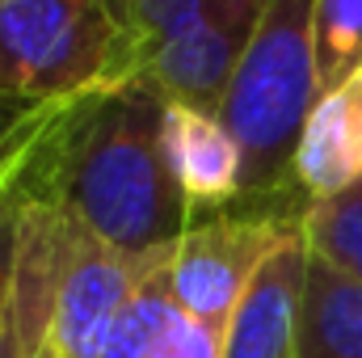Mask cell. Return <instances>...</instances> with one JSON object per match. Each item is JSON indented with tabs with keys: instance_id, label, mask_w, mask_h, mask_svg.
<instances>
[{
	"instance_id": "1",
	"label": "cell",
	"mask_w": 362,
	"mask_h": 358,
	"mask_svg": "<svg viewBox=\"0 0 362 358\" xmlns=\"http://www.w3.org/2000/svg\"><path fill=\"white\" fill-rule=\"evenodd\" d=\"M165 93L139 76L97 97L68 144V215L114 249H165L198 224L165 152Z\"/></svg>"
},
{
	"instance_id": "2",
	"label": "cell",
	"mask_w": 362,
	"mask_h": 358,
	"mask_svg": "<svg viewBox=\"0 0 362 358\" xmlns=\"http://www.w3.org/2000/svg\"><path fill=\"white\" fill-rule=\"evenodd\" d=\"M320 93L316 0H274L215 110L245 152V198L295 190V148Z\"/></svg>"
},
{
	"instance_id": "3",
	"label": "cell",
	"mask_w": 362,
	"mask_h": 358,
	"mask_svg": "<svg viewBox=\"0 0 362 358\" xmlns=\"http://www.w3.org/2000/svg\"><path fill=\"white\" fill-rule=\"evenodd\" d=\"M131 81L110 0H0V105L38 110Z\"/></svg>"
},
{
	"instance_id": "4",
	"label": "cell",
	"mask_w": 362,
	"mask_h": 358,
	"mask_svg": "<svg viewBox=\"0 0 362 358\" xmlns=\"http://www.w3.org/2000/svg\"><path fill=\"white\" fill-rule=\"evenodd\" d=\"M308 198L299 190L274 198H240L228 211L198 219L177 241V253L165 270V287L185 316L223 333L253 274L274 253V245L303 224Z\"/></svg>"
},
{
	"instance_id": "5",
	"label": "cell",
	"mask_w": 362,
	"mask_h": 358,
	"mask_svg": "<svg viewBox=\"0 0 362 358\" xmlns=\"http://www.w3.org/2000/svg\"><path fill=\"white\" fill-rule=\"evenodd\" d=\"M270 8L274 0H198L144 76L169 101L219 110L236 64L253 47Z\"/></svg>"
},
{
	"instance_id": "6",
	"label": "cell",
	"mask_w": 362,
	"mask_h": 358,
	"mask_svg": "<svg viewBox=\"0 0 362 358\" xmlns=\"http://www.w3.org/2000/svg\"><path fill=\"white\" fill-rule=\"evenodd\" d=\"M177 245L131 253L114 249L101 236H93L85 224L68 215V258H64V282H59V304H55V346L72 354L97 325H105L118 308H127L148 282H156Z\"/></svg>"
},
{
	"instance_id": "7",
	"label": "cell",
	"mask_w": 362,
	"mask_h": 358,
	"mask_svg": "<svg viewBox=\"0 0 362 358\" xmlns=\"http://www.w3.org/2000/svg\"><path fill=\"white\" fill-rule=\"evenodd\" d=\"M308 236L295 224L274 253L253 274L249 291L240 295L228 329H223V358H295L299 354V312L308 287Z\"/></svg>"
},
{
	"instance_id": "8",
	"label": "cell",
	"mask_w": 362,
	"mask_h": 358,
	"mask_svg": "<svg viewBox=\"0 0 362 358\" xmlns=\"http://www.w3.org/2000/svg\"><path fill=\"white\" fill-rule=\"evenodd\" d=\"M165 152L198 219L245 198V152L215 110L165 101Z\"/></svg>"
},
{
	"instance_id": "9",
	"label": "cell",
	"mask_w": 362,
	"mask_h": 358,
	"mask_svg": "<svg viewBox=\"0 0 362 358\" xmlns=\"http://www.w3.org/2000/svg\"><path fill=\"white\" fill-rule=\"evenodd\" d=\"M291 181L308 202L333 198L362 181V72L320 93L303 122Z\"/></svg>"
},
{
	"instance_id": "10",
	"label": "cell",
	"mask_w": 362,
	"mask_h": 358,
	"mask_svg": "<svg viewBox=\"0 0 362 358\" xmlns=\"http://www.w3.org/2000/svg\"><path fill=\"white\" fill-rule=\"evenodd\" d=\"M295 358H362V287L316 258L308 266Z\"/></svg>"
},
{
	"instance_id": "11",
	"label": "cell",
	"mask_w": 362,
	"mask_h": 358,
	"mask_svg": "<svg viewBox=\"0 0 362 358\" xmlns=\"http://www.w3.org/2000/svg\"><path fill=\"white\" fill-rule=\"evenodd\" d=\"M303 236L308 253L320 266L337 270L362 287V181L333 198L312 202L303 215Z\"/></svg>"
},
{
	"instance_id": "12",
	"label": "cell",
	"mask_w": 362,
	"mask_h": 358,
	"mask_svg": "<svg viewBox=\"0 0 362 358\" xmlns=\"http://www.w3.org/2000/svg\"><path fill=\"white\" fill-rule=\"evenodd\" d=\"M68 122V118H64ZM59 122V127H64ZM51 144V139H47ZM47 144L38 148V156L30 161V169L13 181L0 198V358H25L21 354V337H17V262H21V232H25V211H30V194L38 178V161L47 152Z\"/></svg>"
},
{
	"instance_id": "13",
	"label": "cell",
	"mask_w": 362,
	"mask_h": 358,
	"mask_svg": "<svg viewBox=\"0 0 362 358\" xmlns=\"http://www.w3.org/2000/svg\"><path fill=\"white\" fill-rule=\"evenodd\" d=\"M316 64L325 93L362 72V0H316Z\"/></svg>"
},
{
	"instance_id": "14",
	"label": "cell",
	"mask_w": 362,
	"mask_h": 358,
	"mask_svg": "<svg viewBox=\"0 0 362 358\" xmlns=\"http://www.w3.org/2000/svg\"><path fill=\"white\" fill-rule=\"evenodd\" d=\"M198 0H110L118 25H122V42L131 55L135 76L148 72V64L165 51V42L181 30V21L189 17Z\"/></svg>"
},
{
	"instance_id": "15",
	"label": "cell",
	"mask_w": 362,
	"mask_h": 358,
	"mask_svg": "<svg viewBox=\"0 0 362 358\" xmlns=\"http://www.w3.org/2000/svg\"><path fill=\"white\" fill-rule=\"evenodd\" d=\"M93 97V93H89ZM85 97H72V101H55V105H38V110H25L8 131H0V198L13 181L30 169V161L38 156V148L59 131V122L81 105Z\"/></svg>"
},
{
	"instance_id": "16",
	"label": "cell",
	"mask_w": 362,
	"mask_h": 358,
	"mask_svg": "<svg viewBox=\"0 0 362 358\" xmlns=\"http://www.w3.org/2000/svg\"><path fill=\"white\" fill-rule=\"evenodd\" d=\"M148 358H223V333L198 325L194 316H185L177 308V316L169 321L165 337L156 342V350Z\"/></svg>"
},
{
	"instance_id": "17",
	"label": "cell",
	"mask_w": 362,
	"mask_h": 358,
	"mask_svg": "<svg viewBox=\"0 0 362 358\" xmlns=\"http://www.w3.org/2000/svg\"><path fill=\"white\" fill-rule=\"evenodd\" d=\"M38 358H68L64 354V350H59V346H55V337H51V342H47V346H42V354Z\"/></svg>"
},
{
	"instance_id": "18",
	"label": "cell",
	"mask_w": 362,
	"mask_h": 358,
	"mask_svg": "<svg viewBox=\"0 0 362 358\" xmlns=\"http://www.w3.org/2000/svg\"><path fill=\"white\" fill-rule=\"evenodd\" d=\"M8 127H13V122H8ZM8 127H4V131H8Z\"/></svg>"
}]
</instances>
